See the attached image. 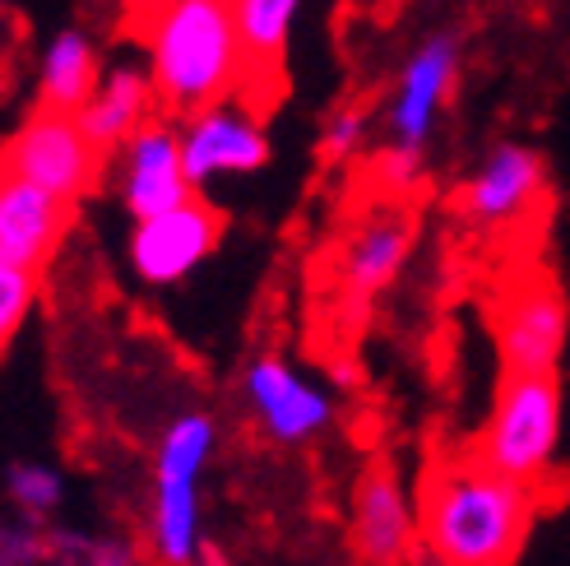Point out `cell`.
Masks as SVG:
<instances>
[{"label": "cell", "instance_id": "obj_1", "mask_svg": "<svg viewBox=\"0 0 570 566\" xmlns=\"http://www.w3.org/2000/svg\"><path fill=\"white\" fill-rule=\"evenodd\" d=\"M413 497L422 553L436 566H510L529 544L543 492L473 446L426 460Z\"/></svg>", "mask_w": 570, "mask_h": 566}, {"label": "cell", "instance_id": "obj_2", "mask_svg": "<svg viewBox=\"0 0 570 566\" xmlns=\"http://www.w3.org/2000/svg\"><path fill=\"white\" fill-rule=\"evenodd\" d=\"M145 66L158 107L190 117L242 89L250 61L233 19V0H163L145 14Z\"/></svg>", "mask_w": 570, "mask_h": 566}, {"label": "cell", "instance_id": "obj_3", "mask_svg": "<svg viewBox=\"0 0 570 566\" xmlns=\"http://www.w3.org/2000/svg\"><path fill=\"white\" fill-rule=\"evenodd\" d=\"M218 446V422L205 409H186L163 428L154 446V488H149V557L158 566H195L199 534V478Z\"/></svg>", "mask_w": 570, "mask_h": 566}, {"label": "cell", "instance_id": "obj_4", "mask_svg": "<svg viewBox=\"0 0 570 566\" xmlns=\"http://www.w3.org/2000/svg\"><path fill=\"white\" fill-rule=\"evenodd\" d=\"M561 413L566 404L557 372H501L478 450L497 469L543 488V478L557 469Z\"/></svg>", "mask_w": 570, "mask_h": 566}, {"label": "cell", "instance_id": "obj_5", "mask_svg": "<svg viewBox=\"0 0 570 566\" xmlns=\"http://www.w3.org/2000/svg\"><path fill=\"white\" fill-rule=\"evenodd\" d=\"M6 177L33 182L51 195H61L66 205H79L107 167V149L94 145V135L83 130V121L75 111H51V107H33L28 117L10 130L6 139Z\"/></svg>", "mask_w": 570, "mask_h": 566}, {"label": "cell", "instance_id": "obj_6", "mask_svg": "<svg viewBox=\"0 0 570 566\" xmlns=\"http://www.w3.org/2000/svg\"><path fill=\"white\" fill-rule=\"evenodd\" d=\"M566 334L570 306L548 274H520L497 293L492 339L501 353V372H557Z\"/></svg>", "mask_w": 570, "mask_h": 566}, {"label": "cell", "instance_id": "obj_7", "mask_svg": "<svg viewBox=\"0 0 570 566\" xmlns=\"http://www.w3.org/2000/svg\"><path fill=\"white\" fill-rule=\"evenodd\" d=\"M181 158L195 191H209L223 177H250L269 163L265 121L242 98L199 107L181 117Z\"/></svg>", "mask_w": 570, "mask_h": 566}, {"label": "cell", "instance_id": "obj_8", "mask_svg": "<svg viewBox=\"0 0 570 566\" xmlns=\"http://www.w3.org/2000/svg\"><path fill=\"white\" fill-rule=\"evenodd\" d=\"M218 237H223V214L199 201V195H190L177 209H163L154 218H135L130 242H126V261L139 283L173 289L195 265H205L214 256Z\"/></svg>", "mask_w": 570, "mask_h": 566}, {"label": "cell", "instance_id": "obj_9", "mask_svg": "<svg viewBox=\"0 0 570 566\" xmlns=\"http://www.w3.org/2000/svg\"><path fill=\"white\" fill-rule=\"evenodd\" d=\"M246 409L269 441L278 446H306L334 422V400L321 381H311L283 358H255L242 377Z\"/></svg>", "mask_w": 570, "mask_h": 566}, {"label": "cell", "instance_id": "obj_10", "mask_svg": "<svg viewBox=\"0 0 570 566\" xmlns=\"http://www.w3.org/2000/svg\"><path fill=\"white\" fill-rule=\"evenodd\" d=\"M117 163V201L130 218H154L163 209H177L181 201L199 195L186 177L181 158V126L173 121H145L126 145L111 154Z\"/></svg>", "mask_w": 570, "mask_h": 566}, {"label": "cell", "instance_id": "obj_11", "mask_svg": "<svg viewBox=\"0 0 570 566\" xmlns=\"http://www.w3.org/2000/svg\"><path fill=\"white\" fill-rule=\"evenodd\" d=\"M353 553L366 566H409L422 548L417 534V497L404 488L390 460L366 465L353 488Z\"/></svg>", "mask_w": 570, "mask_h": 566}, {"label": "cell", "instance_id": "obj_12", "mask_svg": "<svg viewBox=\"0 0 570 566\" xmlns=\"http://www.w3.org/2000/svg\"><path fill=\"white\" fill-rule=\"evenodd\" d=\"M454 75H460V38L454 33H432L409 51V61L399 66L394 94L385 103V130L394 145L426 149V139H432L445 111V98L454 89Z\"/></svg>", "mask_w": 570, "mask_h": 566}, {"label": "cell", "instance_id": "obj_13", "mask_svg": "<svg viewBox=\"0 0 570 566\" xmlns=\"http://www.w3.org/2000/svg\"><path fill=\"white\" fill-rule=\"evenodd\" d=\"M543 186H548L543 154L505 139V145H497L478 163V173L460 186L454 209H460L473 228H510V223L533 214V205L543 201Z\"/></svg>", "mask_w": 570, "mask_h": 566}, {"label": "cell", "instance_id": "obj_14", "mask_svg": "<svg viewBox=\"0 0 570 566\" xmlns=\"http://www.w3.org/2000/svg\"><path fill=\"white\" fill-rule=\"evenodd\" d=\"M413 233H417V223L404 205L366 209L353 223V233L344 237V251H338V283H344V293L353 302L381 297L399 279V270H404L413 251Z\"/></svg>", "mask_w": 570, "mask_h": 566}, {"label": "cell", "instance_id": "obj_15", "mask_svg": "<svg viewBox=\"0 0 570 566\" xmlns=\"http://www.w3.org/2000/svg\"><path fill=\"white\" fill-rule=\"evenodd\" d=\"M66 228H70V205L61 195L19 177L0 182V265H23L42 274Z\"/></svg>", "mask_w": 570, "mask_h": 566}, {"label": "cell", "instance_id": "obj_16", "mask_svg": "<svg viewBox=\"0 0 570 566\" xmlns=\"http://www.w3.org/2000/svg\"><path fill=\"white\" fill-rule=\"evenodd\" d=\"M154 107H158V89H154L149 66L121 61V66L102 70L94 98L83 103L75 117L83 121V130L94 135V145H102L107 154H117L139 126L154 121Z\"/></svg>", "mask_w": 570, "mask_h": 566}, {"label": "cell", "instance_id": "obj_17", "mask_svg": "<svg viewBox=\"0 0 570 566\" xmlns=\"http://www.w3.org/2000/svg\"><path fill=\"white\" fill-rule=\"evenodd\" d=\"M102 79V61H98V42L83 33V28H61L51 33V42L38 56V107L51 111H79L94 98Z\"/></svg>", "mask_w": 570, "mask_h": 566}, {"label": "cell", "instance_id": "obj_18", "mask_svg": "<svg viewBox=\"0 0 570 566\" xmlns=\"http://www.w3.org/2000/svg\"><path fill=\"white\" fill-rule=\"evenodd\" d=\"M302 6L306 0H233V19H237L250 75H278Z\"/></svg>", "mask_w": 570, "mask_h": 566}, {"label": "cell", "instance_id": "obj_19", "mask_svg": "<svg viewBox=\"0 0 570 566\" xmlns=\"http://www.w3.org/2000/svg\"><path fill=\"white\" fill-rule=\"evenodd\" d=\"M6 488H10V501L19 506V516L23 520H38V525L56 511V506H61V492H66L61 474H56L51 465H33V460L10 465Z\"/></svg>", "mask_w": 570, "mask_h": 566}, {"label": "cell", "instance_id": "obj_20", "mask_svg": "<svg viewBox=\"0 0 570 566\" xmlns=\"http://www.w3.org/2000/svg\"><path fill=\"white\" fill-rule=\"evenodd\" d=\"M38 302V270L23 265H0V339H14V330L28 321V311Z\"/></svg>", "mask_w": 570, "mask_h": 566}, {"label": "cell", "instance_id": "obj_21", "mask_svg": "<svg viewBox=\"0 0 570 566\" xmlns=\"http://www.w3.org/2000/svg\"><path fill=\"white\" fill-rule=\"evenodd\" d=\"M366 126H372V121H366L362 107H338V111H330L325 126H321V154L334 158V163L353 158V154L366 145Z\"/></svg>", "mask_w": 570, "mask_h": 566}, {"label": "cell", "instance_id": "obj_22", "mask_svg": "<svg viewBox=\"0 0 570 566\" xmlns=\"http://www.w3.org/2000/svg\"><path fill=\"white\" fill-rule=\"evenodd\" d=\"M422 167H426V149H417V145H390L381 149V158H376V177L390 186V191H413L417 182H422Z\"/></svg>", "mask_w": 570, "mask_h": 566}, {"label": "cell", "instance_id": "obj_23", "mask_svg": "<svg viewBox=\"0 0 570 566\" xmlns=\"http://www.w3.org/2000/svg\"><path fill=\"white\" fill-rule=\"evenodd\" d=\"M195 566H233V562H227V553H223L218 544L205 539V548H199V562H195Z\"/></svg>", "mask_w": 570, "mask_h": 566}, {"label": "cell", "instance_id": "obj_24", "mask_svg": "<svg viewBox=\"0 0 570 566\" xmlns=\"http://www.w3.org/2000/svg\"><path fill=\"white\" fill-rule=\"evenodd\" d=\"M130 6H135V10H139V14H149V10H154V6H163V0H130Z\"/></svg>", "mask_w": 570, "mask_h": 566}]
</instances>
